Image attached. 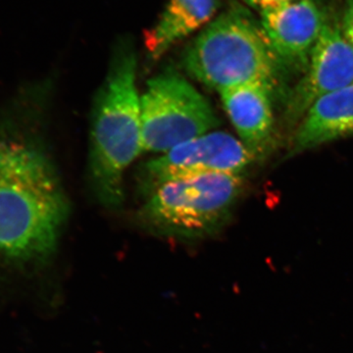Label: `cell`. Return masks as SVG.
Listing matches in <instances>:
<instances>
[{
    "mask_svg": "<svg viewBox=\"0 0 353 353\" xmlns=\"http://www.w3.org/2000/svg\"><path fill=\"white\" fill-rule=\"evenodd\" d=\"M219 7V0H170L157 24L148 32V57L158 60L174 44L209 23Z\"/></svg>",
    "mask_w": 353,
    "mask_h": 353,
    "instance_id": "11",
    "label": "cell"
},
{
    "mask_svg": "<svg viewBox=\"0 0 353 353\" xmlns=\"http://www.w3.org/2000/svg\"><path fill=\"white\" fill-rule=\"evenodd\" d=\"M219 94L241 143L255 157L264 155L273 141V92L263 83H250L226 88Z\"/></svg>",
    "mask_w": 353,
    "mask_h": 353,
    "instance_id": "9",
    "label": "cell"
},
{
    "mask_svg": "<svg viewBox=\"0 0 353 353\" xmlns=\"http://www.w3.org/2000/svg\"><path fill=\"white\" fill-rule=\"evenodd\" d=\"M183 65L190 77L218 92L250 83L274 92L283 67L261 23L241 7L209 22L183 53Z\"/></svg>",
    "mask_w": 353,
    "mask_h": 353,
    "instance_id": "3",
    "label": "cell"
},
{
    "mask_svg": "<svg viewBox=\"0 0 353 353\" xmlns=\"http://www.w3.org/2000/svg\"><path fill=\"white\" fill-rule=\"evenodd\" d=\"M353 136V83L316 101L292 138L290 157Z\"/></svg>",
    "mask_w": 353,
    "mask_h": 353,
    "instance_id": "10",
    "label": "cell"
},
{
    "mask_svg": "<svg viewBox=\"0 0 353 353\" xmlns=\"http://www.w3.org/2000/svg\"><path fill=\"white\" fill-rule=\"evenodd\" d=\"M341 28L343 36L353 46V0H348Z\"/></svg>",
    "mask_w": 353,
    "mask_h": 353,
    "instance_id": "12",
    "label": "cell"
},
{
    "mask_svg": "<svg viewBox=\"0 0 353 353\" xmlns=\"http://www.w3.org/2000/svg\"><path fill=\"white\" fill-rule=\"evenodd\" d=\"M352 83L353 46L343 36L341 25L328 20L311 51L305 75L290 90L287 119L303 120L316 101Z\"/></svg>",
    "mask_w": 353,
    "mask_h": 353,
    "instance_id": "7",
    "label": "cell"
},
{
    "mask_svg": "<svg viewBox=\"0 0 353 353\" xmlns=\"http://www.w3.org/2000/svg\"><path fill=\"white\" fill-rule=\"evenodd\" d=\"M236 174H208L168 181L150 190L139 220L153 233L172 238H203L226 225L243 190Z\"/></svg>",
    "mask_w": 353,
    "mask_h": 353,
    "instance_id": "4",
    "label": "cell"
},
{
    "mask_svg": "<svg viewBox=\"0 0 353 353\" xmlns=\"http://www.w3.org/2000/svg\"><path fill=\"white\" fill-rule=\"evenodd\" d=\"M243 1L252 8L256 9L259 12H262L266 9L274 8V7L297 1V0H243Z\"/></svg>",
    "mask_w": 353,
    "mask_h": 353,
    "instance_id": "13",
    "label": "cell"
},
{
    "mask_svg": "<svg viewBox=\"0 0 353 353\" xmlns=\"http://www.w3.org/2000/svg\"><path fill=\"white\" fill-rule=\"evenodd\" d=\"M241 139L212 131L185 141L145 164L143 173L150 190L168 181L208 174L241 175L255 159Z\"/></svg>",
    "mask_w": 353,
    "mask_h": 353,
    "instance_id": "6",
    "label": "cell"
},
{
    "mask_svg": "<svg viewBox=\"0 0 353 353\" xmlns=\"http://www.w3.org/2000/svg\"><path fill=\"white\" fill-rule=\"evenodd\" d=\"M328 18L314 0H297L260 12V23L280 61L307 67Z\"/></svg>",
    "mask_w": 353,
    "mask_h": 353,
    "instance_id": "8",
    "label": "cell"
},
{
    "mask_svg": "<svg viewBox=\"0 0 353 353\" xmlns=\"http://www.w3.org/2000/svg\"><path fill=\"white\" fill-rule=\"evenodd\" d=\"M141 112L143 152H168L219 124L208 99L173 70L148 81Z\"/></svg>",
    "mask_w": 353,
    "mask_h": 353,
    "instance_id": "5",
    "label": "cell"
},
{
    "mask_svg": "<svg viewBox=\"0 0 353 353\" xmlns=\"http://www.w3.org/2000/svg\"><path fill=\"white\" fill-rule=\"evenodd\" d=\"M68 204L43 153L0 139V257L32 261L54 252Z\"/></svg>",
    "mask_w": 353,
    "mask_h": 353,
    "instance_id": "1",
    "label": "cell"
},
{
    "mask_svg": "<svg viewBox=\"0 0 353 353\" xmlns=\"http://www.w3.org/2000/svg\"><path fill=\"white\" fill-rule=\"evenodd\" d=\"M138 59L131 41L114 50L108 75L92 108L90 173L97 199L108 208L124 201V173L143 152L141 97L137 88Z\"/></svg>",
    "mask_w": 353,
    "mask_h": 353,
    "instance_id": "2",
    "label": "cell"
}]
</instances>
